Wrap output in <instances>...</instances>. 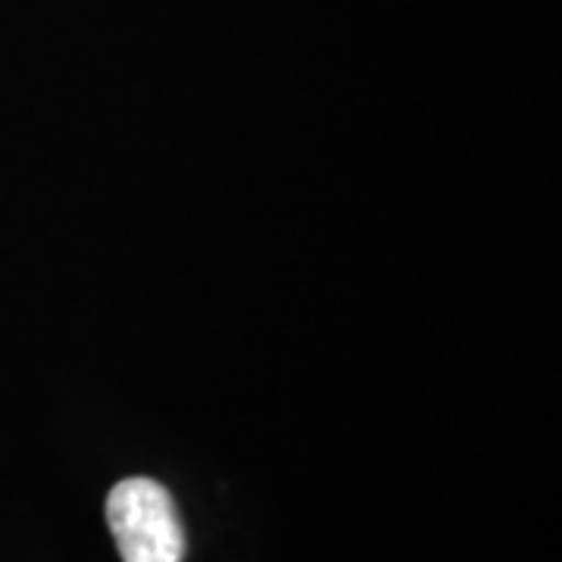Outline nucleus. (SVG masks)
<instances>
[{
  "instance_id": "obj_1",
  "label": "nucleus",
  "mask_w": 562,
  "mask_h": 562,
  "mask_svg": "<svg viewBox=\"0 0 562 562\" xmlns=\"http://www.w3.org/2000/svg\"><path fill=\"white\" fill-rule=\"evenodd\" d=\"M106 522L122 562H181L184 531L162 484L125 479L106 497Z\"/></svg>"
}]
</instances>
